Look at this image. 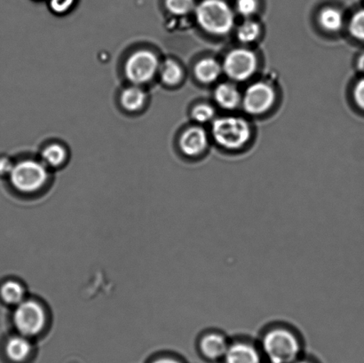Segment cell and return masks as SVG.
I'll use <instances>...</instances> for the list:
<instances>
[{
    "instance_id": "cell-1",
    "label": "cell",
    "mask_w": 364,
    "mask_h": 363,
    "mask_svg": "<svg viewBox=\"0 0 364 363\" xmlns=\"http://www.w3.org/2000/svg\"><path fill=\"white\" fill-rule=\"evenodd\" d=\"M196 16L200 26L210 34H228L234 27L233 11L223 0H203L196 6Z\"/></svg>"
},
{
    "instance_id": "cell-2",
    "label": "cell",
    "mask_w": 364,
    "mask_h": 363,
    "mask_svg": "<svg viewBox=\"0 0 364 363\" xmlns=\"http://www.w3.org/2000/svg\"><path fill=\"white\" fill-rule=\"evenodd\" d=\"M263 350L272 363H294L301 347L294 334L284 329H274L266 334Z\"/></svg>"
},
{
    "instance_id": "cell-3",
    "label": "cell",
    "mask_w": 364,
    "mask_h": 363,
    "mask_svg": "<svg viewBox=\"0 0 364 363\" xmlns=\"http://www.w3.org/2000/svg\"><path fill=\"white\" fill-rule=\"evenodd\" d=\"M213 135L221 147L237 149L249 141L251 129L245 119L227 117L215 120L213 126Z\"/></svg>"
},
{
    "instance_id": "cell-4",
    "label": "cell",
    "mask_w": 364,
    "mask_h": 363,
    "mask_svg": "<svg viewBox=\"0 0 364 363\" xmlns=\"http://www.w3.org/2000/svg\"><path fill=\"white\" fill-rule=\"evenodd\" d=\"M10 181L16 190L24 194L41 190L48 179V172L41 163L27 160L14 166Z\"/></svg>"
},
{
    "instance_id": "cell-5",
    "label": "cell",
    "mask_w": 364,
    "mask_h": 363,
    "mask_svg": "<svg viewBox=\"0 0 364 363\" xmlns=\"http://www.w3.org/2000/svg\"><path fill=\"white\" fill-rule=\"evenodd\" d=\"M46 315L44 308L34 300H23L16 305L14 323L21 335L31 337L44 329Z\"/></svg>"
},
{
    "instance_id": "cell-6",
    "label": "cell",
    "mask_w": 364,
    "mask_h": 363,
    "mask_svg": "<svg viewBox=\"0 0 364 363\" xmlns=\"http://www.w3.org/2000/svg\"><path fill=\"white\" fill-rule=\"evenodd\" d=\"M158 70V58L154 53L147 50L134 53L126 64V74L128 80L136 85L151 81Z\"/></svg>"
},
{
    "instance_id": "cell-7",
    "label": "cell",
    "mask_w": 364,
    "mask_h": 363,
    "mask_svg": "<svg viewBox=\"0 0 364 363\" xmlns=\"http://www.w3.org/2000/svg\"><path fill=\"white\" fill-rule=\"evenodd\" d=\"M257 67V58L247 49H235L226 56L223 70L231 80L244 81L248 80Z\"/></svg>"
},
{
    "instance_id": "cell-8",
    "label": "cell",
    "mask_w": 364,
    "mask_h": 363,
    "mask_svg": "<svg viewBox=\"0 0 364 363\" xmlns=\"http://www.w3.org/2000/svg\"><path fill=\"white\" fill-rule=\"evenodd\" d=\"M276 94L273 88L265 83H256L247 88L244 95V108L252 115L267 112L274 104Z\"/></svg>"
},
{
    "instance_id": "cell-9",
    "label": "cell",
    "mask_w": 364,
    "mask_h": 363,
    "mask_svg": "<svg viewBox=\"0 0 364 363\" xmlns=\"http://www.w3.org/2000/svg\"><path fill=\"white\" fill-rule=\"evenodd\" d=\"M208 139L205 131L200 127H191L185 131L180 140L181 151L184 154L194 156L205 151Z\"/></svg>"
},
{
    "instance_id": "cell-10",
    "label": "cell",
    "mask_w": 364,
    "mask_h": 363,
    "mask_svg": "<svg viewBox=\"0 0 364 363\" xmlns=\"http://www.w3.org/2000/svg\"><path fill=\"white\" fill-rule=\"evenodd\" d=\"M33 346L30 337L18 335L11 337L6 345V354L13 363H24L31 358Z\"/></svg>"
},
{
    "instance_id": "cell-11",
    "label": "cell",
    "mask_w": 364,
    "mask_h": 363,
    "mask_svg": "<svg viewBox=\"0 0 364 363\" xmlns=\"http://www.w3.org/2000/svg\"><path fill=\"white\" fill-rule=\"evenodd\" d=\"M224 359L226 363H260L258 351L245 343H237L228 347Z\"/></svg>"
},
{
    "instance_id": "cell-12",
    "label": "cell",
    "mask_w": 364,
    "mask_h": 363,
    "mask_svg": "<svg viewBox=\"0 0 364 363\" xmlns=\"http://www.w3.org/2000/svg\"><path fill=\"white\" fill-rule=\"evenodd\" d=\"M228 348L226 340L220 334H208L200 342L202 354L210 360L224 358Z\"/></svg>"
},
{
    "instance_id": "cell-13",
    "label": "cell",
    "mask_w": 364,
    "mask_h": 363,
    "mask_svg": "<svg viewBox=\"0 0 364 363\" xmlns=\"http://www.w3.org/2000/svg\"><path fill=\"white\" fill-rule=\"evenodd\" d=\"M215 99L221 108L234 109L237 108L241 101L240 92L234 85L224 83L216 88L214 92Z\"/></svg>"
},
{
    "instance_id": "cell-14",
    "label": "cell",
    "mask_w": 364,
    "mask_h": 363,
    "mask_svg": "<svg viewBox=\"0 0 364 363\" xmlns=\"http://www.w3.org/2000/svg\"><path fill=\"white\" fill-rule=\"evenodd\" d=\"M221 71L220 63L212 58L200 60L195 67L196 76L203 83H213L220 77Z\"/></svg>"
},
{
    "instance_id": "cell-15",
    "label": "cell",
    "mask_w": 364,
    "mask_h": 363,
    "mask_svg": "<svg viewBox=\"0 0 364 363\" xmlns=\"http://www.w3.org/2000/svg\"><path fill=\"white\" fill-rule=\"evenodd\" d=\"M0 297L6 304L17 305L24 300L25 290L21 283L9 281L0 288Z\"/></svg>"
},
{
    "instance_id": "cell-16",
    "label": "cell",
    "mask_w": 364,
    "mask_h": 363,
    "mask_svg": "<svg viewBox=\"0 0 364 363\" xmlns=\"http://www.w3.org/2000/svg\"><path fill=\"white\" fill-rule=\"evenodd\" d=\"M146 99V94L142 89L137 87H132L126 89L121 96V102L124 108L129 112H136L144 106Z\"/></svg>"
},
{
    "instance_id": "cell-17",
    "label": "cell",
    "mask_w": 364,
    "mask_h": 363,
    "mask_svg": "<svg viewBox=\"0 0 364 363\" xmlns=\"http://www.w3.org/2000/svg\"><path fill=\"white\" fill-rule=\"evenodd\" d=\"M319 21L324 30L337 31L343 25V16L338 9L326 7L320 13Z\"/></svg>"
},
{
    "instance_id": "cell-18",
    "label": "cell",
    "mask_w": 364,
    "mask_h": 363,
    "mask_svg": "<svg viewBox=\"0 0 364 363\" xmlns=\"http://www.w3.org/2000/svg\"><path fill=\"white\" fill-rule=\"evenodd\" d=\"M160 75H161L164 83L174 85L181 81L182 70L176 62L168 60L163 64L161 70H160Z\"/></svg>"
},
{
    "instance_id": "cell-19",
    "label": "cell",
    "mask_w": 364,
    "mask_h": 363,
    "mask_svg": "<svg viewBox=\"0 0 364 363\" xmlns=\"http://www.w3.org/2000/svg\"><path fill=\"white\" fill-rule=\"evenodd\" d=\"M42 158L46 165L52 167L59 166L66 158V151L62 146L53 144L43 151Z\"/></svg>"
},
{
    "instance_id": "cell-20",
    "label": "cell",
    "mask_w": 364,
    "mask_h": 363,
    "mask_svg": "<svg viewBox=\"0 0 364 363\" xmlns=\"http://www.w3.org/2000/svg\"><path fill=\"white\" fill-rule=\"evenodd\" d=\"M259 34V24L253 21H246L239 26L237 38L242 43H252L255 40Z\"/></svg>"
},
{
    "instance_id": "cell-21",
    "label": "cell",
    "mask_w": 364,
    "mask_h": 363,
    "mask_svg": "<svg viewBox=\"0 0 364 363\" xmlns=\"http://www.w3.org/2000/svg\"><path fill=\"white\" fill-rule=\"evenodd\" d=\"M166 5L171 13L184 16L195 9V0H166Z\"/></svg>"
},
{
    "instance_id": "cell-22",
    "label": "cell",
    "mask_w": 364,
    "mask_h": 363,
    "mask_svg": "<svg viewBox=\"0 0 364 363\" xmlns=\"http://www.w3.org/2000/svg\"><path fill=\"white\" fill-rule=\"evenodd\" d=\"M349 31L358 40L364 41V9L358 11L352 17L350 24H349Z\"/></svg>"
},
{
    "instance_id": "cell-23",
    "label": "cell",
    "mask_w": 364,
    "mask_h": 363,
    "mask_svg": "<svg viewBox=\"0 0 364 363\" xmlns=\"http://www.w3.org/2000/svg\"><path fill=\"white\" fill-rule=\"evenodd\" d=\"M214 114H215V110H214L212 106L201 104L196 106L193 109L192 117L199 123H205L213 119Z\"/></svg>"
},
{
    "instance_id": "cell-24",
    "label": "cell",
    "mask_w": 364,
    "mask_h": 363,
    "mask_svg": "<svg viewBox=\"0 0 364 363\" xmlns=\"http://www.w3.org/2000/svg\"><path fill=\"white\" fill-rule=\"evenodd\" d=\"M256 0H237V9L242 16H250L255 13L257 10Z\"/></svg>"
},
{
    "instance_id": "cell-25",
    "label": "cell",
    "mask_w": 364,
    "mask_h": 363,
    "mask_svg": "<svg viewBox=\"0 0 364 363\" xmlns=\"http://www.w3.org/2000/svg\"><path fill=\"white\" fill-rule=\"evenodd\" d=\"M75 0H51L50 5L55 13H63L73 6Z\"/></svg>"
},
{
    "instance_id": "cell-26",
    "label": "cell",
    "mask_w": 364,
    "mask_h": 363,
    "mask_svg": "<svg viewBox=\"0 0 364 363\" xmlns=\"http://www.w3.org/2000/svg\"><path fill=\"white\" fill-rule=\"evenodd\" d=\"M356 104L364 110V78L356 84L354 91Z\"/></svg>"
},
{
    "instance_id": "cell-27",
    "label": "cell",
    "mask_w": 364,
    "mask_h": 363,
    "mask_svg": "<svg viewBox=\"0 0 364 363\" xmlns=\"http://www.w3.org/2000/svg\"><path fill=\"white\" fill-rule=\"evenodd\" d=\"M13 163L9 159H0V175H6L10 174L14 168Z\"/></svg>"
},
{
    "instance_id": "cell-28",
    "label": "cell",
    "mask_w": 364,
    "mask_h": 363,
    "mask_svg": "<svg viewBox=\"0 0 364 363\" xmlns=\"http://www.w3.org/2000/svg\"><path fill=\"white\" fill-rule=\"evenodd\" d=\"M151 363H181L179 361H177L176 359L171 358V357H161L159 359H156L155 361H153Z\"/></svg>"
},
{
    "instance_id": "cell-29",
    "label": "cell",
    "mask_w": 364,
    "mask_h": 363,
    "mask_svg": "<svg viewBox=\"0 0 364 363\" xmlns=\"http://www.w3.org/2000/svg\"><path fill=\"white\" fill-rule=\"evenodd\" d=\"M358 64L360 69L364 71V55L360 58Z\"/></svg>"
},
{
    "instance_id": "cell-30",
    "label": "cell",
    "mask_w": 364,
    "mask_h": 363,
    "mask_svg": "<svg viewBox=\"0 0 364 363\" xmlns=\"http://www.w3.org/2000/svg\"><path fill=\"white\" fill-rule=\"evenodd\" d=\"M294 363H310V362H306V361H299V362H294Z\"/></svg>"
}]
</instances>
